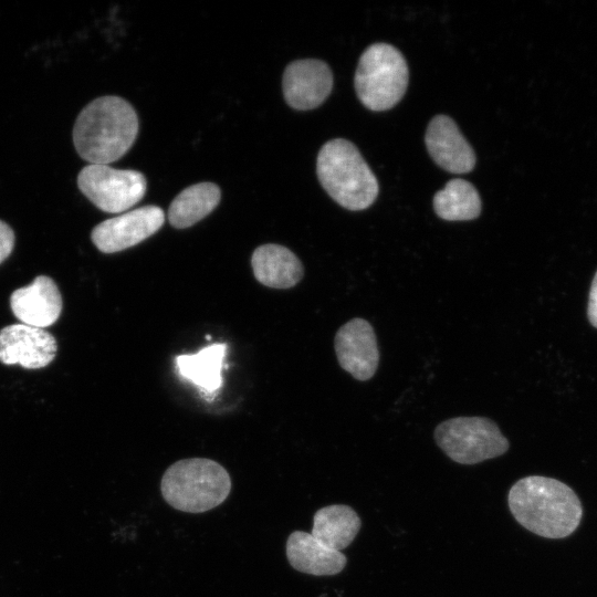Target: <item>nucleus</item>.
<instances>
[{"label":"nucleus","mask_w":597,"mask_h":597,"mask_svg":"<svg viewBox=\"0 0 597 597\" xmlns=\"http://www.w3.org/2000/svg\"><path fill=\"white\" fill-rule=\"evenodd\" d=\"M507 503L523 527L552 540L569 536L583 516L576 493L567 484L547 476L520 479L510 489Z\"/></svg>","instance_id":"obj_1"},{"label":"nucleus","mask_w":597,"mask_h":597,"mask_svg":"<svg viewBox=\"0 0 597 597\" xmlns=\"http://www.w3.org/2000/svg\"><path fill=\"white\" fill-rule=\"evenodd\" d=\"M138 127L137 114L127 101L118 96H102L78 114L73 143L84 160L107 165L127 153L137 137Z\"/></svg>","instance_id":"obj_2"},{"label":"nucleus","mask_w":597,"mask_h":597,"mask_svg":"<svg viewBox=\"0 0 597 597\" xmlns=\"http://www.w3.org/2000/svg\"><path fill=\"white\" fill-rule=\"evenodd\" d=\"M316 172L326 192L348 210H364L377 198L378 181L349 140L336 138L325 143L317 155Z\"/></svg>","instance_id":"obj_3"},{"label":"nucleus","mask_w":597,"mask_h":597,"mask_svg":"<svg viewBox=\"0 0 597 597\" xmlns=\"http://www.w3.org/2000/svg\"><path fill=\"white\" fill-rule=\"evenodd\" d=\"M160 491L171 507L202 513L224 502L231 491V479L228 471L211 459H182L165 471Z\"/></svg>","instance_id":"obj_4"},{"label":"nucleus","mask_w":597,"mask_h":597,"mask_svg":"<svg viewBox=\"0 0 597 597\" xmlns=\"http://www.w3.org/2000/svg\"><path fill=\"white\" fill-rule=\"evenodd\" d=\"M355 90L369 109L394 107L408 86V65L404 55L387 43L369 45L360 55L355 73Z\"/></svg>","instance_id":"obj_5"},{"label":"nucleus","mask_w":597,"mask_h":597,"mask_svg":"<svg viewBox=\"0 0 597 597\" xmlns=\"http://www.w3.org/2000/svg\"><path fill=\"white\" fill-rule=\"evenodd\" d=\"M434 439L439 448L454 462L475 464L500 457L509 441L498 425L484 417H457L438 425Z\"/></svg>","instance_id":"obj_6"},{"label":"nucleus","mask_w":597,"mask_h":597,"mask_svg":"<svg viewBox=\"0 0 597 597\" xmlns=\"http://www.w3.org/2000/svg\"><path fill=\"white\" fill-rule=\"evenodd\" d=\"M83 195L104 212H123L145 195V176L132 169H116L108 165L90 164L77 176Z\"/></svg>","instance_id":"obj_7"},{"label":"nucleus","mask_w":597,"mask_h":597,"mask_svg":"<svg viewBox=\"0 0 597 597\" xmlns=\"http://www.w3.org/2000/svg\"><path fill=\"white\" fill-rule=\"evenodd\" d=\"M165 222V213L157 206H144L104 220L91 233L95 247L104 253L132 248L156 233Z\"/></svg>","instance_id":"obj_8"},{"label":"nucleus","mask_w":597,"mask_h":597,"mask_svg":"<svg viewBox=\"0 0 597 597\" xmlns=\"http://www.w3.org/2000/svg\"><path fill=\"white\" fill-rule=\"evenodd\" d=\"M334 347L341 367L354 378L368 380L375 375L379 350L374 328L366 320L355 317L339 327Z\"/></svg>","instance_id":"obj_9"},{"label":"nucleus","mask_w":597,"mask_h":597,"mask_svg":"<svg viewBox=\"0 0 597 597\" xmlns=\"http://www.w3.org/2000/svg\"><path fill=\"white\" fill-rule=\"evenodd\" d=\"M282 86L284 98L292 108L313 109L331 94L333 73L321 60H296L285 67Z\"/></svg>","instance_id":"obj_10"},{"label":"nucleus","mask_w":597,"mask_h":597,"mask_svg":"<svg viewBox=\"0 0 597 597\" xmlns=\"http://www.w3.org/2000/svg\"><path fill=\"white\" fill-rule=\"evenodd\" d=\"M56 350L54 336L44 328L12 324L0 331V362L6 365L42 368L54 359Z\"/></svg>","instance_id":"obj_11"},{"label":"nucleus","mask_w":597,"mask_h":597,"mask_svg":"<svg viewBox=\"0 0 597 597\" xmlns=\"http://www.w3.org/2000/svg\"><path fill=\"white\" fill-rule=\"evenodd\" d=\"M425 142L434 163L452 174H465L475 165V154L447 115L434 116L426 130Z\"/></svg>","instance_id":"obj_12"},{"label":"nucleus","mask_w":597,"mask_h":597,"mask_svg":"<svg viewBox=\"0 0 597 597\" xmlns=\"http://www.w3.org/2000/svg\"><path fill=\"white\" fill-rule=\"evenodd\" d=\"M10 306L22 324L44 328L57 321L62 311V296L51 277L39 275L30 285L11 294Z\"/></svg>","instance_id":"obj_13"},{"label":"nucleus","mask_w":597,"mask_h":597,"mask_svg":"<svg viewBox=\"0 0 597 597\" xmlns=\"http://www.w3.org/2000/svg\"><path fill=\"white\" fill-rule=\"evenodd\" d=\"M285 553L295 570L314 576L336 575L347 563L342 552L324 546L311 533L304 531H294L289 535Z\"/></svg>","instance_id":"obj_14"},{"label":"nucleus","mask_w":597,"mask_h":597,"mask_svg":"<svg viewBox=\"0 0 597 597\" xmlns=\"http://www.w3.org/2000/svg\"><path fill=\"white\" fill-rule=\"evenodd\" d=\"M254 277L273 289H290L304 274L300 259L286 247L268 243L258 247L251 256Z\"/></svg>","instance_id":"obj_15"},{"label":"nucleus","mask_w":597,"mask_h":597,"mask_svg":"<svg viewBox=\"0 0 597 597\" xmlns=\"http://www.w3.org/2000/svg\"><path fill=\"white\" fill-rule=\"evenodd\" d=\"M227 345L214 343L203 347L196 354H184L176 357L179 376L196 385L205 396L213 397L222 387V369Z\"/></svg>","instance_id":"obj_16"},{"label":"nucleus","mask_w":597,"mask_h":597,"mask_svg":"<svg viewBox=\"0 0 597 597\" xmlns=\"http://www.w3.org/2000/svg\"><path fill=\"white\" fill-rule=\"evenodd\" d=\"M360 527V517L353 507L332 504L316 511L311 534L324 546L341 552L354 541Z\"/></svg>","instance_id":"obj_17"},{"label":"nucleus","mask_w":597,"mask_h":597,"mask_svg":"<svg viewBox=\"0 0 597 597\" xmlns=\"http://www.w3.org/2000/svg\"><path fill=\"white\" fill-rule=\"evenodd\" d=\"M221 199L220 188L212 182H199L184 189L170 203L168 221L177 229L189 228L208 216Z\"/></svg>","instance_id":"obj_18"},{"label":"nucleus","mask_w":597,"mask_h":597,"mask_svg":"<svg viewBox=\"0 0 597 597\" xmlns=\"http://www.w3.org/2000/svg\"><path fill=\"white\" fill-rule=\"evenodd\" d=\"M433 209L447 221L472 220L480 216L481 198L471 182L455 178L434 195Z\"/></svg>","instance_id":"obj_19"},{"label":"nucleus","mask_w":597,"mask_h":597,"mask_svg":"<svg viewBox=\"0 0 597 597\" xmlns=\"http://www.w3.org/2000/svg\"><path fill=\"white\" fill-rule=\"evenodd\" d=\"M14 245L13 230L0 220V263H2L11 253Z\"/></svg>","instance_id":"obj_20"},{"label":"nucleus","mask_w":597,"mask_h":597,"mask_svg":"<svg viewBox=\"0 0 597 597\" xmlns=\"http://www.w3.org/2000/svg\"><path fill=\"white\" fill-rule=\"evenodd\" d=\"M587 316L590 324L597 328V271L589 291Z\"/></svg>","instance_id":"obj_21"}]
</instances>
